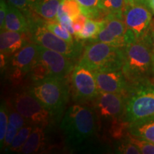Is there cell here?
Wrapping results in <instances>:
<instances>
[{
	"mask_svg": "<svg viewBox=\"0 0 154 154\" xmlns=\"http://www.w3.org/2000/svg\"><path fill=\"white\" fill-rule=\"evenodd\" d=\"M82 7V14L88 18H96L102 12L101 0H76Z\"/></svg>",
	"mask_w": 154,
	"mask_h": 154,
	"instance_id": "cell-23",
	"label": "cell"
},
{
	"mask_svg": "<svg viewBox=\"0 0 154 154\" xmlns=\"http://www.w3.org/2000/svg\"><path fill=\"white\" fill-rule=\"evenodd\" d=\"M29 31L32 42L44 48L61 54L74 59L79 57L82 51V45L78 42L69 43L51 32L44 23H34L30 24Z\"/></svg>",
	"mask_w": 154,
	"mask_h": 154,
	"instance_id": "cell-7",
	"label": "cell"
},
{
	"mask_svg": "<svg viewBox=\"0 0 154 154\" xmlns=\"http://www.w3.org/2000/svg\"><path fill=\"white\" fill-rule=\"evenodd\" d=\"M27 90L54 118L62 113L68 101L69 88L66 78L49 77L34 82Z\"/></svg>",
	"mask_w": 154,
	"mask_h": 154,
	"instance_id": "cell-3",
	"label": "cell"
},
{
	"mask_svg": "<svg viewBox=\"0 0 154 154\" xmlns=\"http://www.w3.org/2000/svg\"><path fill=\"white\" fill-rule=\"evenodd\" d=\"M19 129L17 128L14 125L9 122L8 126H7V133H6V136L5 138V141H4L3 149L5 151H8L9 146H11V143H12L13 140L16 136V135Z\"/></svg>",
	"mask_w": 154,
	"mask_h": 154,
	"instance_id": "cell-32",
	"label": "cell"
},
{
	"mask_svg": "<svg viewBox=\"0 0 154 154\" xmlns=\"http://www.w3.org/2000/svg\"><path fill=\"white\" fill-rule=\"evenodd\" d=\"M44 24L51 32H52L59 37L69 42V43H76V42H74V38L72 37V34L69 33L68 31L63 28L59 22H54V21H51V22H45Z\"/></svg>",
	"mask_w": 154,
	"mask_h": 154,
	"instance_id": "cell-24",
	"label": "cell"
},
{
	"mask_svg": "<svg viewBox=\"0 0 154 154\" xmlns=\"http://www.w3.org/2000/svg\"><path fill=\"white\" fill-rule=\"evenodd\" d=\"M38 45L28 43L8 58V70L13 82H19L28 76L32 67L37 60Z\"/></svg>",
	"mask_w": 154,
	"mask_h": 154,
	"instance_id": "cell-8",
	"label": "cell"
},
{
	"mask_svg": "<svg viewBox=\"0 0 154 154\" xmlns=\"http://www.w3.org/2000/svg\"><path fill=\"white\" fill-rule=\"evenodd\" d=\"M34 126L31 124H26L17 133L13 140L11 146H9L8 152L11 153H19L23 145L28 139L31 132L33 130Z\"/></svg>",
	"mask_w": 154,
	"mask_h": 154,
	"instance_id": "cell-22",
	"label": "cell"
},
{
	"mask_svg": "<svg viewBox=\"0 0 154 154\" xmlns=\"http://www.w3.org/2000/svg\"><path fill=\"white\" fill-rule=\"evenodd\" d=\"M154 116V84L146 82L131 86L126 94L124 121L127 124Z\"/></svg>",
	"mask_w": 154,
	"mask_h": 154,
	"instance_id": "cell-5",
	"label": "cell"
},
{
	"mask_svg": "<svg viewBox=\"0 0 154 154\" xmlns=\"http://www.w3.org/2000/svg\"><path fill=\"white\" fill-rule=\"evenodd\" d=\"M122 71L130 86L152 82L154 79V52L147 34L124 47Z\"/></svg>",
	"mask_w": 154,
	"mask_h": 154,
	"instance_id": "cell-1",
	"label": "cell"
},
{
	"mask_svg": "<svg viewBox=\"0 0 154 154\" xmlns=\"http://www.w3.org/2000/svg\"><path fill=\"white\" fill-rule=\"evenodd\" d=\"M99 92L127 94L130 85L122 69H106L94 71Z\"/></svg>",
	"mask_w": 154,
	"mask_h": 154,
	"instance_id": "cell-13",
	"label": "cell"
},
{
	"mask_svg": "<svg viewBox=\"0 0 154 154\" xmlns=\"http://www.w3.org/2000/svg\"><path fill=\"white\" fill-rule=\"evenodd\" d=\"M149 8L152 14H154V0H150L149 4Z\"/></svg>",
	"mask_w": 154,
	"mask_h": 154,
	"instance_id": "cell-38",
	"label": "cell"
},
{
	"mask_svg": "<svg viewBox=\"0 0 154 154\" xmlns=\"http://www.w3.org/2000/svg\"><path fill=\"white\" fill-rule=\"evenodd\" d=\"M126 94L99 92L95 99V113L102 120L117 121L124 116Z\"/></svg>",
	"mask_w": 154,
	"mask_h": 154,
	"instance_id": "cell-11",
	"label": "cell"
},
{
	"mask_svg": "<svg viewBox=\"0 0 154 154\" xmlns=\"http://www.w3.org/2000/svg\"><path fill=\"white\" fill-rule=\"evenodd\" d=\"M62 2L63 0H36L33 9L42 18L48 21H54Z\"/></svg>",
	"mask_w": 154,
	"mask_h": 154,
	"instance_id": "cell-19",
	"label": "cell"
},
{
	"mask_svg": "<svg viewBox=\"0 0 154 154\" xmlns=\"http://www.w3.org/2000/svg\"><path fill=\"white\" fill-rule=\"evenodd\" d=\"M7 9H8V4L6 3L5 0H1L0 2V27H1V30L4 27Z\"/></svg>",
	"mask_w": 154,
	"mask_h": 154,
	"instance_id": "cell-35",
	"label": "cell"
},
{
	"mask_svg": "<svg viewBox=\"0 0 154 154\" xmlns=\"http://www.w3.org/2000/svg\"><path fill=\"white\" fill-rule=\"evenodd\" d=\"M28 76H30L31 79L33 81V82H38L50 77L47 68L37 60L32 66Z\"/></svg>",
	"mask_w": 154,
	"mask_h": 154,
	"instance_id": "cell-26",
	"label": "cell"
},
{
	"mask_svg": "<svg viewBox=\"0 0 154 154\" xmlns=\"http://www.w3.org/2000/svg\"><path fill=\"white\" fill-rule=\"evenodd\" d=\"M117 153H124V154H140V149L134 144L132 142H131L128 138L127 140H125L124 142L121 143L118 146L117 149Z\"/></svg>",
	"mask_w": 154,
	"mask_h": 154,
	"instance_id": "cell-31",
	"label": "cell"
},
{
	"mask_svg": "<svg viewBox=\"0 0 154 154\" xmlns=\"http://www.w3.org/2000/svg\"><path fill=\"white\" fill-rule=\"evenodd\" d=\"M10 106L24 117L28 124L48 127L54 117L41 104L28 90H21L12 94Z\"/></svg>",
	"mask_w": 154,
	"mask_h": 154,
	"instance_id": "cell-6",
	"label": "cell"
},
{
	"mask_svg": "<svg viewBox=\"0 0 154 154\" xmlns=\"http://www.w3.org/2000/svg\"><path fill=\"white\" fill-rule=\"evenodd\" d=\"M147 36L149 38L150 42H151V44L152 46V48H153V52H154V26L152 27L151 26L149 32H147Z\"/></svg>",
	"mask_w": 154,
	"mask_h": 154,
	"instance_id": "cell-36",
	"label": "cell"
},
{
	"mask_svg": "<svg viewBox=\"0 0 154 154\" xmlns=\"http://www.w3.org/2000/svg\"><path fill=\"white\" fill-rule=\"evenodd\" d=\"M104 21V26L91 42H101L113 47H126L127 29L124 21L122 19L111 16L106 17Z\"/></svg>",
	"mask_w": 154,
	"mask_h": 154,
	"instance_id": "cell-14",
	"label": "cell"
},
{
	"mask_svg": "<svg viewBox=\"0 0 154 154\" xmlns=\"http://www.w3.org/2000/svg\"><path fill=\"white\" fill-rule=\"evenodd\" d=\"M128 140L135 144L140 149V153L143 154H154V143L147 140L140 139L129 134Z\"/></svg>",
	"mask_w": 154,
	"mask_h": 154,
	"instance_id": "cell-29",
	"label": "cell"
},
{
	"mask_svg": "<svg viewBox=\"0 0 154 154\" xmlns=\"http://www.w3.org/2000/svg\"><path fill=\"white\" fill-rule=\"evenodd\" d=\"M29 22L26 20L22 11L8 3V9L2 29L26 33L29 31Z\"/></svg>",
	"mask_w": 154,
	"mask_h": 154,
	"instance_id": "cell-16",
	"label": "cell"
},
{
	"mask_svg": "<svg viewBox=\"0 0 154 154\" xmlns=\"http://www.w3.org/2000/svg\"><path fill=\"white\" fill-rule=\"evenodd\" d=\"M83 51L79 64L92 71L122 69L124 47H113L101 42H89Z\"/></svg>",
	"mask_w": 154,
	"mask_h": 154,
	"instance_id": "cell-4",
	"label": "cell"
},
{
	"mask_svg": "<svg viewBox=\"0 0 154 154\" xmlns=\"http://www.w3.org/2000/svg\"><path fill=\"white\" fill-rule=\"evenodd\" d=\"M105 24V21H94L87 18L82 30L79 33L74 34L77 40L91 42L96 38L97 34L103 29Z\"/></svg>",
	"mask_w": 154,
	"mask_h": 154,
	"instance_id": "cell-20",
	"label": "cell"
},
{
	"mask_svg": "<svg viewBox=\"0 0 154 154\" xmlns=\"http://www.w3.org/2000/svg\"><path fill=\"white\" fill-rule=\"evenodd\" d=\"M8 3L20 9L23 12L28 13L31 9H33L36 0H7Z\"/></svg>",
	"mask_w": 154,
	"mask_h": 154,
	"instance_id": "cell-33",
	"label": "cell"
},
{
	"mask_svg": "<svg viewBox=\"0 0 154 154\" xmlns=\"http://www.w3.org/2000/svg\"><path fill=\"white\" fill-rule=\"evenodd\" d=\"M61 6L64 12L66 13L72 19L82 13V7L76 0H63Z\"/></svg>",
	"mask_w": 154,
	"mask_h": 154,
	"instance_id": "cell-28",
	"label": "cell"
},
{
	"mask_svg": "<svg viewBox=\"0 0 154 154\" xmlns=\"http://www.w3.org/2000/svg\"><path fill=\"white\" fill-rule=\"evenodd\" d=\"M129 134L154 143V116L128 125Z\"/></svg>",
	"mask_w": 154,
	"mask_h": 154,
	"instance_id": "cell-18",
	"label": "cell"
},
{
	"mask_svg": "<svg viewBox=\"0 0 154 154\" xmlns=\"http://www.w3.org/2000/svg\"><path fill=\"white\" fill-rule=\"evenodd\" d=\"M101 6L103 13H106L107 17H115L123 19L126 7L124 0H101Z\"/></svg>",
	"mask_w": 154,
	"mask_h": 154,
	"instance_id": "cell-21",
	"label": "cell"
},
{
	"mask_svg": "<svg viewBox=\"0 0 154 154\" xmlns=\"http://www.w3.org/2000/svg\"><path fill=\"white\" fill-rule=\"evenodd\" d=\"M9 124V110L7 106L2 103L0 108V148L2 150L4 141Z\"/></svg>",
	"mask_w": 154,
	"mask_h": 154,
	"instance_id": "cell-25",
	"label": "cell"
},
{
	"mask_svg": "<svg viewBox=\"0 0 154 154\" xmlns=\"http://www.w3.org/2000/svg\"><path fill=\"white\" fill-rule=\"evenodd\" d=\"M37 61L47 68L50 77L66 78L74 68L72 59L39 45Z\"/></svg>",
	"mask_w": 154,
	"mask_h": 154,
	"instance_id": "cell-12",
	"label": "cell"
},
{
	"mask_svg": "<svg viewBox=\"0 0 154 154\" xmlns=\"http://www.w3.org/2000/svg\"><path fill=\"white\" fill-rule=\"evenodd\" d=\"M123 20L126 29L136 39H140L149 32L152 20L151 11L147 7L140 4L126 5Z\"/></svg>",
	"mask_w": 154,
	"mask_h": 154,
	"instance_id": "cell-9",
	"label": "cell"
},
{
	"mask_svg": "<svg viewBox=\"0 0 154 154\" xmlns=\"http://www.w3.org/2000/svg\"><path fill=\"white\" fill-rule=\"evenodd\" d=\"M124 1H125V4H126V6L135 4V0H124Z\"/></svg>",
	"mask_w": 154,
	"mask_h": 154,
	"instance_id": "cell-39",
	"label": "cell"
},
{
	"mask_svg": "<svg viewBox=\"0 0 154 154\" xmlns=\"http://www.w3.org/2000/svg\"><path fill=\"white\" fill-rule=\"evenodd\" d=\"M9 110V122L14 125L18 129H21L25 124H27L24 117L19 113L18 111L11 106L10 109Z\"/></svg>",
	"mask_w": 154,
	"mask_h": 154,
	"instance_id": "cell-30",
	"label": "cell"
},
{
	"mask_svg": "<svg viewBox=\"0 0 154 154\" xmlns=\"http://www.w3.org/2000/svg\"><path fill=\"white\" fill-rule=\"evenodd\" d=\"M87 18V17L85 16V15L82 13V14H79L78 16L74 17V18L72 19L73 26H74L75 34L79 33V32H80L82 30Z\"/></svg>",
	"mask_w": 154,
	"mask_h": 154,
	"instance_id": "cell-34",
	"label": "cell"
},
{
	"mask_svg": "<svg viewBox=\"0 0 154 154\" xmlns=\"http://www.w3.org/2000/svg\"><path fill=\"white\" fill-rule=\"evenodd\" d=\"M26 36L23 32L1 30L0 34V50L5 55H12L26 44H27Z\"/></svg>",
	"mask_w": 154,
	"mask_h": 154,
	"instance_id": "cell-15",
	"label": "cell"
},
{
	"mask_svg": "<svg viewBox=\"0 0 154 154\" xmlns=\"http://www.w3.org/2000/svg\"><path fill=\"white\" fill-rule=\"evenodd\" d=\"M72 86L75 99L78 101H91L99 94L94 72L79 63L72 71Z\"/></svg>",
	"mask_w": 154,
	"mask_h": 154,
	"instance_id": "cell-10",
	"label": "cell"
},
{
	"mask_svg": "<svg viewBox=\"0 0 154 154\" xmlns=\"http://www.w3.org/2000/svg\"><path fill=\"white\" fill-rule=\"evenodd\" d=\"M56 21H57V22H59L63 28L66 29L71 34L74 35L75 31L74 26H73L72 19L66 14V13L64 12L61 5H60V7H59V10H58Z\"/></svg>",
	"mask_w": 154,
	"mask_h": 154,
	"instance_id": "cell-27",
	"label": "cell"
},
{
	"mask_svg": "<svg viewBox=\"0 0 154 154\" xmlns=\"http://www.w3.org/2000/svg\"><path fill=\"white\" fill-rule=\"evenodd\" d=\"M96 114L90 107L76 103L66 111L61 122V128L66 143L77 149L93 138L96 131Z\"/></svg>",
	"mask_w": 154,
	"mask_h": 154,
	"instance_id": "cell-2",
	"label": "cell"
},
{
	"mask_svg": "<svg viewBox=\"0 0 154 154\" xmlns=\"http://www.w3.org/2000/svg\"><path fill=\"white\" fill-rule=\"evenodd\" d=\"M47 126H34L28 139L23 145L19 153L32 154L42 151L47 142Z\"/></svg>",
	"mask_w": 154,
	"mask_h": 154,
	"instance_id": "cell-17",
	"label": "cell"
},
{
	"mask_svg": "<svg viewBox=\"0 0 154 154\" xmlns=\"http://www.w3.org/2000/svg\"><path fill=\"white\" fill-rule=\"evenodd\" d=\"M150 0H135V3L140 4V5H143L149 8V4Z\"/></svg>",
	"mask_w": 154,
	"mask_h": 154,
	"instance_id": "cell-37",
	"label": "cell"
}]
</instances>
